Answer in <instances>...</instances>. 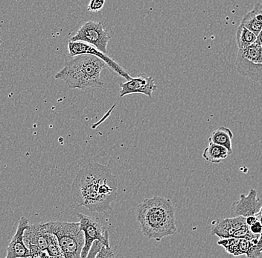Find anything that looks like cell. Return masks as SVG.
Instances as JSON below:
<instances>
[{
	"label": "cell",
	"mask_w": 262,
	"mask_h": 258,
	"mask_svg": "<svg viewBox=\"0 0 262 258\" xmlns=\"http://www.w3.org/2000/svg\"><path fill=\"white\" fill-rule=\"evenodd\" d=\"M71 193L78 206L85 207L93 213L105 214L112 210L111 203L117 197V180L106 166L89 163L74 179Z\"/></svg>",
	"instance_id": "obj_1"
},
{
	"label": "cell",
	"mask_w": 262,
	"mask_h": 258,
	"mask_svg": "<svg viewBox=\"0 0 262 258\" xmlns=\"http://www.w3.org/2000/svg\"><path fill=\"white\" fill-rule=\"evenodd\" d=\"M137 219L142 234L157 242L175 234L178 230L174 206L164 197L145 199L137 207Z\"/></svg>",
	"instance_id": "obj_2"
},
{
	"label": "cell",
	"mask_w": 262,
	"mask_h": 258,
	"mask_svg": "<svg viewBox=\"0 0 262 258\" xmlns=\"http://www.w3.org/2000/svg\"><path fill=\"white\" fill-rule=\"evenodd\" d=\"M104 68H107V66L97 56L78 55L69 62L55 78L63 80L72 89L103 88L104 83L101 73Z\"/></svg>",
	"instance_id": "obj_3"
},
{
	"label": "cell",
	"mask_w": 262,
	"mask_h": 258,
	"mask_svg": "<svg viewBox=\"0 0 262 258\" xmlns=\"http://www.w3.org/2000/svg\"><path fill=\"white\" fill-rule=\"evenodd\" d=\"M47 231L55 234L65 258H81L85 236L80 223L52 221L45 223Z\"/></svg>",
	"instance_id": "obj_4"
},
{
	"label": "cell",
	"mask_w": 262,
	"mask_h": 258,
	"mask_svg": "<svg viewBox=\"0 0 262 258\" xmlns=\"http://www.w3.org/2000/svg\"><path fill=\"white\" fill-rule=\"evenodd\" d=\"M237 73L255 82L262 83V47L256 41L245 49H238L235 62Z\"/></svg>",
	"instance_id": "obj_5"
},
{
	"label": "cell",
	"mask_w": 262,
	"mask_h": 258,
	"mask_svg": "<svg viewBox=\"0 0 262 258\" xmlns=\"http://www.w3.org/2000/svg\"><path fill=\"white\" fill-rule=\"evenodd\" d=\"M80 220V228L84 234L85 243L81 252V258L88 257L95 241H99L103 246L111 248L109 231L106 226L97 218L83 213H77Z\"/></svg>",
	"instance_id": "obj_6"
},
{
	"label": "cell",
	"mask_w": 262,
	"mask_h": 258,
	"mask_svg": "<svg viewBox=\"0 0 262 258\" xmlns=\"http://www.w3.org/2000/svg\"><path fill=\"white\" fill-rule=\"evenodd\" d=\"M111 39V34L104 29L102 23L88 21L78 29L70 41L86 43L107 54V44Z\"/></svg>",
	"instance_id": "obj_7"
},
{
	"label": "cell",
	"mask_w": 262,
	"mask_h": 258,
	"mask_svg": "<svg viewBox=\"0 0 262 258\" xmlns=\"http://www.w3.org/2000/svg\"><path fill=\"white\" fill-rule=\"evenodd\" d=\"M68 50L69 55L71 57L81 55H91L97 56L101 60L104 61V63L107 66V68L116 75L122 77L127 81H129L132 78L119 64L116 63L111 57L108 56L107 54L101 52L90 44L81 42V41H70L68 43Z\"/></svg>",
	"instance_id": "obj_8"
},
{
	"label": "cell",
	"mask_w": 262,
	"mask_h": 258,
	"mask_svg": "<svg viewBox=\"0 0 262 258\" xmlns=\"http://www.w3.org/2000/svg\"><path fill=\"white\" fill-rule=\"evenodd\" d=\"M120 97L130 94H144L152 98V95L157 90V85L153 77L145 73L139 74L138 76L131 78L129 81L119 85Z\"/></svg>",
	"instance_id": "obj_9"
},
{
	"label": "cell",
	"mask_w": 262,
	"mask_h": 258,
	"mask_svg": "<svg viewBox=\"0 0 262 258\" xmlns=\"http://www.w3.org/2000/svg\"><path fill=\"white\" fill-rule=\"evenodd\" d=\"M262 202L258 198L257 191L255 189H251L248 195L242 194L239 200L234 202L231 207V214L233 216H256L261 209Z\"/></svg>",
	"instance_id": "obj_10"
},
{
	"label": "cell",
	"mask_w": 262,
	"mask_h": 258,
	"mask_svg": "<svg viewBox=\"0 0 262 258\" xmlns=\"http://www.w3.org/2000/svg\"><path fill=\"white\" fill-rule=\"evenodd\" d=\"M28 219L22 216L19 219V224L15 234L13 236L7 248V254L5 258H30L31 254L29 248L24 242L25 231L29 228Z\"/></svg>",
	"instance_id": "obj_11"
},
{
	"label": "cell",
	"mask_w": 262,
	"mask_h": 258,
	"mask_svg": "<svg viewBox=\"0 0 262 258\" xmlns=\"http://www.w3.org/2000/svg\"><path fill=\"white\" fill-rule=\"evenodd\" d=\"M51 234L47 231L45 223L30 225L25 231L24 242L27 247L29 245H35L42 251H47Z\"/></svg>",
	"instance_id": "obj_12"
},
{
	"label": "cell",
	"mask_w": 262,
	"mask_h": 258,
	"mask_svg": "<svg viewBox=\"0 0 262 258\" xmlns=\"http://www.w3.org/2000/svg\"><path fill=\"white\" fill-rule=\"evenodd\" d=\"M246 224H247L246 218L244 216H234L233 218L224 219L221 221L214 223L211 234L216 235L221 239L232 237L234 233Z\"/></svg>",
	"instance_id": "obj_13"
},
{
	"label": "cell",
	"mask_w": 262,
	"mask_h": 258,
	"mask_svg": "<svg viewBox=\"0 0 262 258\" xmlns=\"http://www.w3.org/2000/svg\"><path fill=\"white\" fill-rule=\"evenodd\" d=\"M240 25L258 36L262 30V4L255 5L253 9L244 16Z\"/></svg>",
	"instance_id": "obj_14"
},
{
	"label": "cell",
	"mask_w": 262,
	"mask_h": 258,
	"mask_svg": "<svg viewBox=\"0 0 262 258\" xmlns=\"http://www.w3.org/2000/svg\"><path fill=\"white\" fill-rule=\"evenodd\" d=\"M251 241L238 238H225L221 239L217 242L219 246H223L229 254L233 256H240L247 254L248 252Z\"/></svg>",
	"instance_id": "obj_15"
},
{
	"label": "cell",
	"mask_w": 262,
	"mask_h": 258,
	"mask_svg": "<svg viewBox=\"0 0 262 258\" xmlns=\"http://www.w3.org/2000/svg\"><path fill=\"white\" fill-rule=\"evenodd\" d=\"M230 154L228 149L221 145L209 143V146L205 148L203 152V157L212 164H220L221 162L227 159Z\"/></svg>",
	"instance_id": "obj_16"
},
{
	"label": "cell",
	"mask_w": 262,
	"mask_h": 258,
	"mask_svg": "<svg viewBox=\"0 0 262 258\" xmlns=\"http://www.w3.org/2000/svg\"><path fill=\"white\" fill-rule=\"evenodd\" d=\"M232 138L233 133L229 128L221 126L213 131L209 138V143L224 146L228 149L229 153L232 154Z\"/></svg>",
	"instance_id": "obj_17"
},
{
	"label": "cell",
	"mask_w": 262,
	"mask_h": 258,
	"mask_svg": "<svg viewBox=\"0 0 262 258\" xmlns=\"http://www.w3.org/2000/svg\"><path fill=\"white\" fill-rule=\"evenodd\" d=\"M257 41V36L245 26H240L236 32V42L238 49H245Z\"/></svg>",
	"instance_id": "obj_18"
},
{
	"label": "cell",
	"mask_w": 262,
	"mask_h": 258,
	"mask_svg": "<svg viewBox=\"0 0 262 258\" xmlns=\"http://www.w3.org/2000/svg\"><path fill=\"white\" fill-rule=\"evenodd\" d=\"M51 234V233H50ZM47 252L50 257H55V256L63 255L61 249L59 246L57 236L55 234H51L50 239L48 247L47 249Z\"/></svg>",
	"instance_id": "obj_19"
},
{
	"label": "cell",
	"mask_w": 262,
	"mask_h": 258,
	"mask_svg": "<svg viewBox=\"0 0 262 258\" xmlns=\"http://www.w3.org/2000/svg\"><path fill=\"white\" fill-rule=\"evenodd\" d=\"M105 0H91L88 8L90 12H98L104 7Z\"/></svg>",
	"instance_id": "obj_20"
},
{
	"label": "cell",
	"mask_w": 262,
	"mask_h": 258,
	"mask_svg": "<svg viewBox=\"0 0 262 258\" xmlns=\"http://www.w3.org/2000/svg\"><path fill=\"white\" fill-rule=\"evenodd\" d=\"M95 258H116V254L112 248H106L103 246Z\"/></svg>",
	"instance_id": "obj_21"
},
{
	"label": "cell",
	"mask_w": 262,
	"mask_h": 258,
	"mask_svg": "<svg viewBox=\"0 0 262 258\" xmlns=\"http://www.w3.org/2000/svg\"><path fill=\"white\" fill-rule=\"evenodd\" d=\"M261 254L262 252L258 249L256 243L251 242L250 248H249L248 252L246 254L247 258H260Z\"/></svg>",
	"instance_id": "obj_22"
},
{
	"label": "cell",
	"mask_w": 262,
	"mask_h": 258,
	"mask_svg": "<svg viewBox=\"0 0 262 258\" xmlns=\"http://www.w3.org/2000/svg\"><path fill=\"white\" fill-rule=\"evenodd\" d=\"M102 246L103 245L101 244L99 241H95V242L93 243V246H92L91 249H90L89 254H88V257L86 258L96 257V254L99 252Z\"/></svg>",
	"instance_id": "obj_23"
},
{
	"label": "cell",
	"mask_w": 262,
	"mask_h": 258,
	"mask_svg": "<svg viewBox=\"0 0 262 258\" xmlns=\"http://www.w3.org/2000/svg\"><path fill=\"white\" fill-rule=\"evenodd\" d=\"M250 227V231L253 234L262 235V224L261 222L257 221Z\"/></svg>",
	"instance_id": "obj_24"
},
{
	"label": "cell",
	"mask_w": 262,
	"mask_h": 258,
	"mask_svg": "<svg viewBox=\"0 0 262 258\" xmlns=\"http://www.w3.org/2000/svg\"><path fill=\"white\" fill-rule=\"evenodd\" d=\"M258 219L255 216H249V217L246 218V223H247V226H250L253 225L255 222L258 221Z\"/></svg>",
	"instance_id": "obj_25"
},
{
	"label": "cell",
	"mask_w": 262,
	"mask_h": 258,
	"mask_svg": "<svg viewBox=\"0 0 262 258\" xmlns=\"http://www.w3.org/2000/svg\"><path fill=\"white\" fill-rule=\"evenodd\" d=\"M257 41L261 44L262 47V30L261 32L259 33L258 36H257Z\"/></svg>",
	"instance_id": "obj_26"
},
{
	"label": "cell",
	"mask_w": 262,
	"mask_h": 258,
	"mask_svg": "<svg viewBox=\"0 0 262 258\" xmlns=\"http://www.w3.org/2000/svg\"><path fill=\"white\" fill-rule=\"evenodd\" d=\"M257 246H258V249L261 251L262 249V235L261 238H260L259 241H258V244H257Z\"/></svg>",
	"instance_id": "obj_27"
},
{
	"label": "cell",
	"mask_w": 262,
	"mask_h": 258,
	"mask_svg": "<svg viewBox=\"0 0 262 258\" xmlns=\"http://www.w3.org/2000/svg\"><path fill=\"white\" fill-rule=\"evenodd\" d=\"M49 258H65L63 255L55 256V257H50Z\"/></svg>",
	"instance_id": "obj_28"
},
{
	"label": "cell",
	"mask_w": 262,
	"mask_h": 258,
	"mask_svg": "<svg viewBox=\"0 0 262 258\" xmlns=\"http://www.w3.org/2000/svg\"><path fill=\"white\" fill-rule=\"evenodd\" d=\"M1 44H2V41H1V40H0V45H1Z\"/></svg>",
	"instance_id": "obj_29"
},
{
	"label": "cell",
	"mask_w": 262,
	"mask_h": 258,
	"mask_svg": "<svg viewBox=\"0 0 262 258\" xmlns=\"http://www.w3.org/2000/svg\"><path fill=\"white\" fill-rule=\"evenodd\" d=\"M261 252H262V249H261Z\"/></svg>",
	"instance_id": "obj_30"
}]
</instances>
